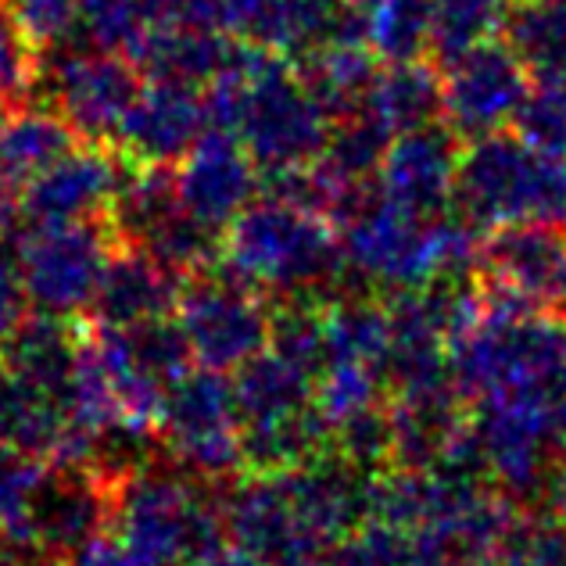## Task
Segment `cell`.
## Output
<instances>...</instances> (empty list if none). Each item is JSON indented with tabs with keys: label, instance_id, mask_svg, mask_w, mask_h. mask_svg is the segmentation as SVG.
<instances>
[{
	"label": "cell",
	"instance_id": "obj_35",
	"mask_svg": "<svg viewBox=\"0 0 566 566\" xmlns=\"http://www.w3.org/2000/svg\"><path fill=\"white\" fill-rule=\"evenodd\" d=\"M331 452L363 473H380L384 467H391V420H387V401L366 412H355L345 423L331 427Z\"/></svg>",
	"mask_w": 566,
	"mask_h": 566
},
{
	"label": "cell",
	"instance_id": "obj_14",
	"mask_svg": "<svg viewBox=\"0 0 566 566\" xmlns=\"http://www.w3.org/2000/svg\"><path fill=\"white\" fill-rule=\"evenodd\" d=\"M208 129L212 118H208V97L201 86L147 80L140 83L112 144L133 166H180Z\"/></svg>",
	"mask_w": 566,
	"mask_h": 566
},
{
	"label": "cell",
	"instance_id": "obj_21",
	"mask_svg": "<svg viewBox=\"0 0 566 566\" xmlns=\"http://www.w3.org/2000/svg\"><path fill=\"white\" fill-rule=\"evenodd\" d=\"M241 51L227 29H147L129 62L144 80H169L208 91Z\"/></svg>",
	"mask_w": 566,
	"mask_h": 566
},
{
	"label": "cell",
	"instance_id": "obj_7",
	"mask_svg": "<svg viewBox=\"0 0 566 566\" xmlns=\"http://www.w3.org/2000/svg\"><path fill=\"white\" fill-rule=\"evenodd\" d=\"M158 441L180 470L201 481H230L244 467L233 380L219 369L190 366L161 401Z\"/></svg>",
	"mask_w": 566,
	"mask_h": 566
},
{
	"label": "cell",
	"instance_id": "obj_41",
	"mask_svg": "<svg viewBox=\"0 0 566 566\" xmlns=\"http://www.w3.org/2000/svg\"><path fill=\"white\" fill-rule=\"evenodd\" d=\"M147 29H227L222 0H144Z\"/></svg>",
	"mask_w": 566,
	"mask_h": 566
},
{
	"label": "cell",
	"instance_id": "obj_15",
	"mask_svg": "<svg viewBox=\"0 0 566 566\" xmlns=\"http://www.w3.org/2000/svg\"><path fill=\"white\" fill-rule=\"evenodd\" d=\"M222 520L237 548L270 566H305L326 553V545L302 524L280 473H251L237 484L222 499Z\"/></svg>",
	"mask_w": 566,
	"mask_h": 566
},
{
	"label": "cell",
	"instance_id": "obj_30",
	"mask_svg": "<svg viewBox=\"0 0 566 566\" xmlns=\"http://www.w3.org/2000/svg\"><path fill=\"white\" fill-rule=\"evenodd\" d=\"M366 48L377 62H412L430 48V8L434 0H359Z\"/></svg>",
	"mask_w": 566,
	"mask_h": 566
},
{
	"label": "cell",
	"instance_id": "obj_33",
	"mask_svg": "<svg viewBox=\"0 0 566 566\" xmlns=\"http://www.w3.org/2000/svg\"><path fill=\"white\" fill-rule=\"evenodd\" d=\"M270 348L316 377L326 363V302H308V297L280 302L273 308Z\"/></svg>",
	"mask_w": 566,
	"mask_h": 566
},
{
	"label": "cell",
	"instance_id": "obj_18",
	"mask_svg": "<svg viewBox=\"0 0 566 566\" xmlns=\"http://www.w3.org/2000/svg\"><path fill=\"white\" fill-rule=\"evenodd\" d=\"M352 0H222V25L237 43L302 57L334 40Z\"/></svg>",
	"mask_w": 566,
	"mask_h": 566
},
{
	"label": "cell",
	"instance_id": "obj_46",
	"mask_svg": "<svg viewBox=\"0 0 566 566\" xmlns=\"http://www.w3.org/2000/svg\"><path fill=\"white\" fill-rule=\"evenodd\" d=\"M33 566H80V559L72 563V559H40V563H33Z\"/></svg>",
	"mask_w": 566,
	"mask_h": 566
},
{
	"label": "cell",
	"instance_id": "obj_11",
	"mask_svg": "<svg viewBox=\"0 0 566 566\" xmlns=\"http://www.w3.org/2000/svg\"><path fill=\"white\" fill-rule=\"evenodd\" d=\"M441 65V118L463 144L513 126L534 83L513 43L499 40L476 43Z\"/></svg>",
	"mask_w": 566,
	"mask_h": 566
},
{
	"label": "cell",
	"instance_id": "obj_48",
	"mask_svg": "<svg viewBox=\"0 0 566 566\" xmlns=\"http://www.w3.org/2000/svg\"><path fill=\"white\" fill-rule=\"evenodd\" d=\"M563 312H566V308H563Z\"/></svg>",
	"mask_w": 566,
	"mask_h": 566
},
{
	"label": "cell",
	"instance_id": "obj_31",
	"mask_svg": "<svg viewBox=\"0 0 566 566\" xmlns=\"http://www.w3.org/2000/svg\"><path fill=\"white\" fill-rule=\"evenodd\" d=\"M513 0H434L430 8V48L438 62L463 54L505 29Z\"/></svg>",
	"mask_w": 566,
	"mask_h": 566
},
{
	"label": "cell",
	"instance_id": "obj_34",
	"mask_svg": "<svg viewBox=\"0 0 566 566\" xmlns=\"http://www.w3.org/2000/svg\"><path fill=\"white\" fill-rule=\"evenodd\" d=\"M144 33V0H80V19L72 40L86 43V48L129 57Z\"/></svg>",
	"mask_w": 566,
	"mask_h": 566
},
{
	"label": "cell",
	"instance_id": "obj_42",
	"mask_svg": "<svg viewBox=\"0 0 566 566\" xmlns=\"http://www.w3.org/2000/svg\"><path fill=\"white\" fill-rule=\"evenodd\" d=\"M25 316V291L19 280V248L0 233V337Z\"/></svg>",
	"mask_w": 566,
	"mask_h": 566
},
{
	"label": "cell",
	"instance_id": "obj_37",
	"mask_svg": "<svg viewBox=\"0 0 566 566\" xmlns=\"http://www.w3.org/2000/svg\"><path fill=\"white\" fill-rule=\"evenodd\" d=\"M513 133L548 155H566V86L534 80L513 118Z\"/></svg>",
	"mask_w": 566,
	"mask_h": 566
},
{
	"label": "cell",
	"instance_id": "obj_9",
	"mask_svg": "<svg viewBox=\"0 0 566 566\" xmlns=\"http://www.w3.org/2000/svg\"><path fill=\"white\" fill-rule=\"evenodd\" d=\"M176 319L187 334L193 363L219 369V374H233L237 366L270 348L273 305L270 294L255 291L251 283L216 265V273L187 280L180 305H176Z\"/></svg>",
	"mask_w": 566,
	"mask_h": 566
},
{
	"label": "cell",
	"instance_id": "obj_8",
	"mask_svg": "<svg viewBox=\"0 0 566 566\" xmlns=\"http://www.w3.org/2000/svg\"><path fill=\"white\" fill-rule=\"evenodd\" d=\"M36 91L86 144H112L133 97L140 91V69L126 54L62 40L40 57ZM33 91V94H36Z\"/></svg>",
	"mask_w": 566,
	"mask_h": 566
},
{
	"label": "cell",
	"instance_id": "obj_20",
	"mask_svg": "<svg viewBox=\"0 0 566 566\" xmlns=\"http://www.w3.org/2000/svg\"><path fill=\"white\" fill-rule=\"evenodd\" d=\"M184 283V276L166 270L147 248L115 241L108 265L101 273L91 316L97 326H140L166 319L180 305Z\"/></svg>",
	"mask_w": 566,
	"mask_h": 566
},
{
	"label": "cell",
	"instance_id": "obj_32",
	"mask_svg": "<svg viewBox=\"0 0 566 566\" xmlns=\"http://www.w3.org/2000/svg\"><path fill=\"white\" fill-rule=\"evenodd\" d=\"M387 374L380 366L355 363V359H326V366L312 384V406L326 420V427L345 423L348 416L384 406Z\"/></svg>",
	"mask_w": 566,
	"mask_h": 566
},
{
	"label": "cell",
	"instance_id": "obj_22",
	"mask_svg": "<svg viewBox=\"0 0 566 566\" xmlns=\"http://www.w3.org/2000/svg\"><path fill=\"white\" fill-rule=\"evenodd\" d=\"M83 337L72 334V326L62 316L51 312H36V316H22L11 331L0 337V359H4L14 374L33 380L43 391H51L62 406H69L72 380L80 369Z\"/></svg>",
	"mask_w": 566,
	"mask_h": 566
},
{
	"label": "cell",
	"instance_id": "obj_23",
	"mask_svg": "<svg viewBox=\"0 0 566 566\" xmlns=\"http://www.w3.org/2000/svg\"><path fill=\"white\" fill-rule=\"evenodd\" d=\"M83 144L62 115L48 104H22L0 126V198L19 201L29 180Z\"/></svg>",
	"mask_w": 566,
	"mask_h": 566
},
{
	"label": "cell",
	"instance_id": "obj_39",
	"mask_svg": "<svg viewBox=\"0 0 566 566\" xmlns=\"http://www.w3.org/2000/svg\"><path fill=\"white\" fill-rule=\"evenodd\" d=\"M43 473H48L43 459L0 444V531L19 524L36 484L43 481Z\"/></svg>",
	"mask_w": 566,
	"mask_h": 566
},
{
	"label": "cell",
	"instance_id": "obj_2",
	"mask_svg": "<svg viewBox=\"0 0 566 566\" xmlns=\"http://www.w3.org/2000/svg\"><path fill=\"white\" fill-rule=\"evenodd\" d=\"M219 265L276 302H334L326 294H337L348 273L334 222L280 198L251 201L222 230Z\"/></svg>",
	"mask_w": 566,
	"mask_h": 566
},
{
	"label": "cell",
	"instance_id": "obj_4",
	"mask_svg": "<svg viewBox=\"0 0 566 566\" xmlns=\"http://www.w3.org/2000/svg\"><path fill=\"white\" fill-rule=\"evenodd\" d=\"M112 534L151 566H190L227 545L222 499L201 476L144 467L115 484Z\"/></svg>",
	"mask_w": 566,
	"mask_h": 566
},
{
	"label": "cell",
	"instance_id": "obj_12",
	"mask_svg": "<svg viewBox=\"0 0 566 566\" xmlns=\"http://www.w3.org/2000/svg\"><path fill=\"white\" fill-rule=\"evenodd\" d=\"M476 283L527 308H566V222L524 219L488 230L476 251Z\"/></svg>",
	"mask_w": 566,
	"mask_h": 566
},
{
	"label": "cell",
	"instance_id": "obj_47",
	"mask_svg": "<svg viewBox=\"0 0 566 566\" xmlns=\"http://www.w3.org/2000/svg\"><path fill=\"white\" fill-rule=\"evenodd\" d=\"M4 108H8V104H4V101H0V126H4V115H8Z\"/></svg>",
	"mask_w": 566,
	"mask_h": 566
},
{
	"label": "cell",
	"instance_id": "obj_36",
	"mask_svg": "<svg viewBox=\"0 0 566 566\" xmlns=\"http://www.w3.org/2000/svg\"><path fill=\"white\" fill-rule=\"evenodd\" d=\"M40 57V43L25 33L8 0H0V101L19 104L36 91Z\"/></svg>",
	"mask_w": 566,
	"mask_h": 566
},
{
	"label": "cell",
	"instance_id": "obj_16",
	"mask_svg": "<svg viewBox=\"0 0 566 566\" xmlns=\"http://www.w3.org/2000/svg\"><path fill=\"white\" fill-rule=\"evenodd\" d=\"M463 140L438 123L406 129L387 144V155L377 169V190L409 212L438 216L449 212L455 193V169Z\"/></svg>",
	"mask_w": 566,
	"mask_h": 566
},
{
	"label": "cell",
	"instance_id": "obj_17",
	"mask_svg": "<svg viewBox=\"0 0 566 566\" xmlns=\"http://www.w3.org/2000/svg\"><path fill=\"white\" fill-rule=\"evenodd\" d=\"M262 187L259 166L241 147V140L222 129H208L176 166L180 205L205 227L227 230L230 222L255 201Z\"/></svg>",
	"mask_w": 566,
	"mask_h": 566
},
{
	"label": "cell",
	"instance_id": "obj_28",
	"mask_svg": "<svg viewBox=\"0 0 566 566\" xmlns=\"http://www.w3.org/2000/svg\"><path fill=\"white\" fill-rule=\"evenodd\" d=\"M505 33L534 80L566 86V0H513Z\"/></svg>",
	"mask_w": 566,
	"mask_h": 566
},
{
	"label": "cell",
	"instance_id": "obj_45",
	"mask_svg": "<svg viewBox=\"0 0 566 566\" xmlns=\"http://www.w3.org/2000/svg\"><path fill=\"white\" fill-rule=\"evenodd\" d=\"M452 566H499V559H455Z\"/></svg>",
	"mask_w": 566,
	"mask_h": 566
},
{
	"label": "cell",
	"instance_id": "obj_6",
	"mask_svg": "<svg viewBox=\"0 0 566 566\" xmlns=\"http://www.w3.org/2000/svg\"><path fill=\"white\" fill-rule=\"evenodd\" d=\"M470 427L484 452L488 476L520 510H538L556 470L563 467L553 444V398L505 391L470 401Z\"/></svg>",
	"mask_w": 566,
	"mask_h": 566
},
{
	"label": "cell",
	"instance_id": "obj_5",
	"mask_svg": "<svg viewBox=\"0 0 566 566\" xmlns=\"http://www.w3.org/2000/svg\"><path fill=\"white\" fill-rule=\"evenodd\" d=\"M452 201L476 230L524 219L566 222V155L538 151L505 129L467 140Z\"/></svg>",
	"mask_w": 566,
	"mask_h": 566
},
{
	"label": "cell",
	"instance_id": "obj_25",
	"mask_svg": "<svg viewBox=\"0 0 566 566\" xmlns=\"http://www.w3.org/2000/svg\"><path fill=\"white\" fill-rule=\"evenodd\" d=\"M65 434V406L0 359V444L51 463Z\"/></svg>",
	"mask_w": 566,
	"mask_h": 566
},
{
	"label": "cell",
	"instance_id": "obj_26",
	"mask_svg": "<svg viewBox=\"0 0 566 566\" xmlns=\"http://www.w3.org/2000/svg\"><path fill=\"white\" fill-rule=\"evenodd\" d=\"M363 108L377 118L384 129H391L395 137L406 129H420L441 118V69L423 57L412 62H387Z\"/></svg>",
	"mask_w": 566,
	"mask_h": 566
},
{
	"label": "cell",
	"instance_id": "obj_1",
	"mask_svg": "<svg viewBox=\"0 0 566 566\" xmlns=\"http://www.w3.org/2000/svg\"><path fill=\"white\" fill-rule=\"evenodd\" d=\"M212 129L230 133L259 172L294 169L319 158L334 118L283 54L241 43L230 69L205 91Z\"/></svg>",
	"mask_w": 566,
	"mask_h": 566
},
{
	"label": "cell",
	"instance_id": "obj_13",
	"mask_svg": "<svg viewBox=\"0 0 566 566\" xmlns=\"http://www.w3.org/2000/svg\"><path fill=\"white\" fill-rule=\"evenodd\" d=\"M126 172V158L104 144H76L54 166L29 180L19 193V219L29 230L91 222L108 216L115 187Z\"/></svg>",
	"mask_w": 566,
	"mask_h": 566
},
{
	"label": "cell",
	"instance_id": "obj_38",
	"mask_svg": "<svg viewBox=\"0 0 566 566\" xmlns=\"http://www.w3.org/2000/svg\"><path fill=\"white\" fill-rule=\"evenodd\" d=\"M499 566H566V524L542 510L520 516L499 553Z\"/></svg>",
	"mask_w": 566,
	"mask_h": 566
},
{
	"label": "cell",
	"instance_id": "obj_27",
	"mask_svg": "<svg viewBox=\"0 0 566 566\" xmlns=\"http://www.w3.org/2000/svg\"><path fill=\"white\" fill-rule=\"evenodd\" d=\"M302 80L308 91L319 97V104L337 123L340 115H352L363 108L369 86L377 80V54L359 40H326L319 48L302 54Z\"/></svg>",
	"mask_w": 566,
	"mask_h": 566
},
{
	"label": "cell",
	"instance_id": "obj_3",
	"mask_svg": "<svg viewBox=\"0 0 566 566\" xmlns=\"http://www.w3.org/2000/svg\"><path fill=\"white\" fill-rule=\"evenodd\" d=\"M340 230L352 273L391 291L423 287L438 276H470L481 237L467 216H420L377 190Z\"/></svg>",
	"mask_w": 566,
	"mask_h": 566
},
{
	"label": "cell",
	"instance_id": "obj_43",
	"mask_svg": "<svg viewBox=\"0 0 566 566\" xmlns=\"http://www.w3.org/2000/svg\"><path fill=\"white\" fill-rule=\"evenodd\" d=\"M190 566H270L265 559H259V556H251V553H244V548H216V553H208L205 559H198V563H190Z\"/></svg>",
	"mask_w": 566,
	"mask_h": 566
},
{
	"label": "cell",
	"instance_id": "obj_24",
	"mask_svg": "<svg viewBox=\"0 0 566 566\" xmlns=\"http://www.w3.org/2000/svg\"><path fill=\"white\" fill-rule=\"evenodd\" d=\"M230 380L237 412H241V427L276 423L312 409V384H316V377H308L305 369H297L273 348L259 352L244 366H237Z\"/></svg>",
	"mask_w": 566,
	"mask_h": 566
},
{
	"label": "cell",
	"instance_id": "obj_10",
	"mask_svg": "<svg viewBox=\"0 0 566 566\" xmlns=\"http://www.w3.org/2000/svg\"><path fill=\"white\" fill-rule=\"evenodd\" d=\"M115 237L108 222H65L36 227L19 244V280L25 302L51 316H83L94 305L101 273L108 265Z\"/></svg>",
	"mask_w": 566,
	"mask_h": 566
},
{
	"label": "cell",
	"instance_id": "obj_40",
	"mask_svg": "<svg viewBox=\"0 0 566 566\" xmlns=\"http://www.w3.org/2000/svg\"><path fill=\"white\" fill-rule=\"evenodd\" d=\"M8 4L40 48H54L76 33L80 0H8Z\"/></svg>",
	"mask_w": 566,
	"mask_h": 566
},
{
	"label": "cell",
	"instance_id": "obj_29",
	"mask_svg": "<svg viewBox=\"0 0 566 566\" xmlns=\"http://www.w3.org/2000/svg\"><path fill=\"white\" fill-rule=\"evenodd\" d=\"M387 348L391 316L384 302L366 294H337L334 302H326V359H355L384 369Z\"/></svg>",
	"mask_w": 566,
	"mask_h": 566
},
{
	"label": "cell",
	"instance_id": "obj_44",
	"mask_svg": "<svg viewBox=\"0 0 566 566\" xmlns=\"http://www.w3.org/2000/svg\"><path fill=\"white\" fill-rule=\"evenodd\" d=\"M553 444H556L559 463H566V395L553 401Z\"/></svg>",
	"mask_w": 566,
	"mask_h": 566
},
{
	"label": "cell",
	"instance_id": "obj_19",
	"mask_svg": "<svg viewBox=\"0 0 566 566\" xmlns=\"http://www.w3.org/2000/svg\"><path fill=\"white\" fill-rule=\"evenodd\" d=\"M369 476L374 473L355 470L340 455L326 452L305 467L280 473V481L302 524L331 548L369 520Z\"/></svg>",
	"mask_w": 566,
	"mask_h": 566
}]
</instances>
